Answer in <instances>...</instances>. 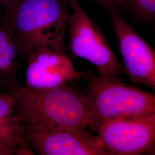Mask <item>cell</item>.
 Instances as JSON below:
<instances>
[{"instance_id":"cell-15","label":"cell","mask_w":155,"mask_h":155,"mask_svg":"<svg viewBox=\"0 0 155 155\" xmlns=\"http://www.w3.org/2000/svg\"><path fill=\"white\" fill-rule=\"evenodd\" d=\"M18 1V0H0V6L6 9L14 5Z\"/></svg>"},{"instance_id":"cell-4","label":"cell","mask_w":155,"mask_h":155,"mask_svg":"<svg viewBox=\"0 0 155 155\" xmlns=\"http://www.w3.org/2000/svg\"><path fill=\"white\" fill-rule=\"evenodd\" d=\"M67 32L69 48L73 55L93 64L101 75L121 79L122 64L114 55L100 27L85 12L79 2L71 6Z\"/></svg>"},{"instance_id":"cell-6","label":"cell","mask_w":155,"mask_h":155,"mask_svg":"<svg viewBox=\"0 0 155 155\" xmlns=\"http://www.w3.org/2000/svg\"><path fill=\"white\" fill-rule=\"evenodd\" d=\"M120 52L124 70L134 84L155 89V52L118 10L109 12Z\"/></svg>"},{"instance_id":"cell-12","label":"cell","mask_w":155,"mask_h":155,"mask_svg":"<svg viewBox=\"0 0 155 155\" xmlns=\"http://www.w3.org/2000/svg\"><path fill=\"white\" fill-rule=\"evenodd\" d=\"M64 5L71 6L78 2V0H61ZM103 6L108 12L124 9V0H93Z\"/></svg>"},{"instance_id":"cell-8","label":"cell","mask_w":155,"mask_h":155,"mask_svg":"<svg viewBox=\"0 0 155 155\" xmlns=\"http://www.w3.org/2000/svg\"><path fill=\"white\" fill-rule=\"evenodd\" d=\"M28 59L25 87L28 88L51 89L84 77L85 72L77 71L68 56L49 47L33 51Z\"/></svg>"},{"instance_id":"cell-16","label":"cell","mask_w":155,"mask_h":155,"mask_svg":"<svg viewBox=\"0 0 155 155\" xmlns=\"http://www.w3.org/2000/svg\"><path fill=\"white\" fill-rule=\"evenodd\" d=\"M5 8L0 6V27L5 22Z\"/></svg>"},{"instance_id":"cell-9","label":"cell","mask_w":155,"mask_h":155,"mask_svg":"<svg viewBox=\"0 0 155 155\" xmlns=\"http://www.w3.org/2000/svg\"><path fill=\"white\" fill-rule=\"evenodd\" d=\"M18 54L15 40L4 22L0 27V89L11 95L20 86L17 78Z\"/></svg>"},{"instance_id":"cell-13","label":"cell","mask_w":155,"mask_h":155,"mask_svg":"<svg viewBox=\"0 0 155 155\" xmlns=\"http://www.w3.org/2000/svg\"><path fill=\"white\" fill-rule=\"evenodd\" d=\"M36 155L26 140L22 141L17 148L16 155Z\"/></svg>"},{"instance_id":"cell-1","label":"cell","mask_w":155,"mask_h":155,"mask_svg":"<svg viewBox=\"0 0 155 155\" xmlns=\"http://www.w3.org/2000/svg\"><path fill=\"white\" fill-rule=\"evenodd\" d=\"M11 95L21 127L49 131L88 126L86 95L67 84L45 89L20 86Z\"/></svg>"},{"instance_id":"cell-5","label":"cell","mask_w":155,"mask_h":155,"mask_svg":"<svg viewBox=\"0 0 155 155\" xmlns=\"http://www.w3.org/2000/svg\"><path fill=\"white\" fill-rule=\"evenodd\" d=\"M100 144L110 155H136L153 152L155 114L104 122L98 129Z\"/></svg>"},{"instance_id":"cell-3","label":"cell","mask_w":155,"mask_h":155,"mask_svg":"<svg viewBox=\"0 0 155 155\" xmlns=\"http://www.w3.org/2000/svg\"><path fill=\"white\" fill-rule=\"evenodd\" d=\"M87 81L88 126L97 132L106 121L155 114V94L122 82L121 79L94 74Z\"/></svg>"},{"instance_id":"cell-7","label":"cell","mask_w":155,"mask_h":155,"mask_svg":"<svg viewBox=\"0 0 155 155\" xmlns=\"http://www.w3.org/2000/svg\"><path fill=\"white\" fill-rule=\"evenodd\" d=\"M29 145L40 155H110L86 128L41 131L21 127Z\"/></svg>"},{"instance_id":"cell-2","label":"cell","mask_w":155,"mask_h":155,"mask_svg":"<svg viewBox=\"0 0 155 155\" xmlns=\"http://www.w3.org/2000/svg\"><path fill=\"white\" fill-rule=\"evenodd\" d=\"M61 0H18L6 9L5 22L19 54L28 56L41 47L68 56L65 42L70 14Z\"/></svg>"},{"instance_id":"cell-11","label":"cell","mask_w":155,"mask_h":155,"mask_svg":"<svg viewBox=\"0 0 155 155\" xmlns=\"http://www.w3.org/2000/svg\"><path fill=\"white\" fill-rule=\"evenodd\" d=\"M124 9L135 16L152 21L155 16V0H124Z\"/></svg>"},{"instance_id":"cell-10","label":"cell","mask_w":155,"mask_h":155,"mask_svg":"<svg viewBox=\"0 0 155 155\" xmlns=\"http://www.w3.org/2000/svg\"><path fill=\"white\" fill-rule=\"evenodd\" d=\"M0 140L16 150L25 141L11 94L0 91Z\"/></svg>"},{"instance_id":"cell-14","label":"cell","mask_w":155,"mask_h":155,"mask_svg":"<svg viewBox=\"0 0 155 155\" xmlns=\"http://www.w3.org/2000/svg\"><path fill=\"white\" fill-rule=\"evenodd\" d=\"M0 155H16V150L0 140Z\"/></svg>"}]
</instances>
